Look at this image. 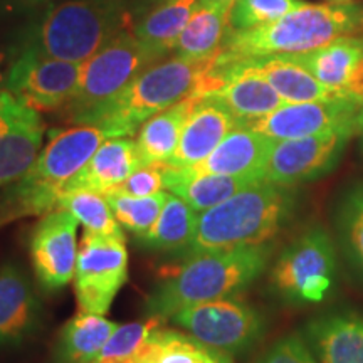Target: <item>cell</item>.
Listing matches in <instances>:
<instances>
[{"instance_id": "2e32d148", "label": "cell", "mask_w": 363, "mask_h": 363, "mask_svg": "<svg viewBox=\"0 0 363 363\" xmlns=\"http://www.w3.org/2000/svg\"><path fill=\"white\" fill-rule=\"evenodd\" d=\"M303 338L318 363H363V315L328 313L305 326Z\"/></svg>"}, {"instance_id": "30bf717a", "label": "cell", "mask_w": 363, "mask_h": 363, "mask_svg": "<svg viewBox=\"0 0 363 363\" xmlns=\"http://www.w3.org/2000/svg\"><path fill=\"white\" fill-rule=\"evenodd\" d=\"M81 67L83 62L62 61L29 45L9 71L7 89L35 111H62L74 96Z\"/></svg>"}, {"instance_id": "f1b7e54d", "label": "cell", "mask_w": 363, "mask_h": 363, "mask_svg": "<svg viewBox=\"0 0 363 363\" xmlns=\"http://www.w3.org/2000/svg\"><path fill=\"white\" fill-rule=\"evenodd\" d=\"M59 208L71 212L89 233L108 238H125L110 202L103 194L88 189H65L57 199L56 211Z\"/></svg>"}, {"instance_id": "277c9868", "label": "cell", "mask_w": 363, "mask_h": 363, "mask_svg": "<svg viewBox=\"0 0 363 363\" xmlns=\"http://www.w3.org/2000/svg\"><path fill=\"white\" fill-rule=\"evenodd\" d=\"M216 57H163L140 72L126 88L104 104L84 125H94L110 136H131L148 118L197 93Z\"/></svg>"}, {"instance_id": "e0dca14e", "label": "cell", "mask_w": 363, "mask_h": 363, "mask_svg": "<svg viewBox=\"0 0 363 363\" xmlns=\"http://www.w3.org/2000/svg\"><path fill=\"white\" fill-rule=\"evenodd\" d=\"M40 305L33 284L17 264L0 267V347L19 345L39 325Z\"/></svg>"}, {"instance_id": "f546056e", "label": "cell", "mask_w": 363, "mask_h": 363, "mask_svg": "<svg viewBox=\"0 0 363 363\" xmlns=\"http://www.w3.org/2000/svg\"><path fill=\"white\" fill-rule=\"evenodd\" d=\"M337 230L345 257L363 272V184L348 189L338 202Z\"/></svg>"}, {"instance_id": "ac0fdd59", "label": "cell", "mask_w": 363, "mask_h": 363, "mask_svg": "<svg viewBox=\"0 0 363 363\" xmlns=\"http://www.w3.org/2000/svg\"><path fill=\"white\" fill-rule=\"evenodd\" d=\"M212 72L224 81V86L208 96L219 99L233 113L238 123L257 120L284 104V99L276 93V89L254 72L219 65L217 61H214Z\"/></svg>"}, {"instance_id": "4fadbf2b", "label": "cell", "mask_w": 363, "mask_h": 363, "mask_svg": "<svg viewBox=\"0 0 363 363\" xmlns=\"http://www.w3.org/2000/svg\"><path fill=\"white\" fill-rule=\"evenodd\" d=\"M76 229L78 219L62 208L43 216L34 227L30 259L39 283L48 291H57L74 276L78 261Z\"/></svg>"}, {"instance_id": "d4e9b609", "label": "cell", "mask_w": 363, "mask_h": 363, "mask_svg": "<svg viewBox=\"0 0 363 363\" xmlns=\"http://www.w3.org/2000/svg\"><path fill=\"white\" fill-rule=\"evenodd\" d=\"M199 4L201 0H155L131 33L150 52L167 57Z\"/></svg>"}, {"instance_id": "5b68a950", "label": "cell", "mask_w": 363, "mask_h": 363, "mask_svg": "<svg viewBox=\"0 0 363 363\" xmlns=\"http://www.w3.org/2000/svg\"><path fill=\"white\" fill-rule=\"evenodd\" d=\"M128 22L126 0H66L45 12L30 45L62 61L84 62Z\"/></svg>"}, {"instance_id": "8992f818", "label": "cell", "mask_w": 363, "mask_h": 363, "mask_svg": "<svg viewBox=\"0 0 363 363\" xmlns=\"http://www.w3.org/2000/svg\"><path fill=\"white\" fill-rule=\"evenodd\" d=\"M157 61H160V57L150 52L130 29L118 33L83 62L74 96L62 110L66 120L84 125L104 104L116 98L140 72Z\"/></svg>"}, {"instance_id": "8fae6325", "label": "cell", "mask_w": 363, "mask_h": 363, "mask_svg": "<svg viewBox=\"0 0 363 363\" xmlns=\"http://www.w3.org/2000/svg\"><path fill=\"white\" fill-rule=\"evenodd\" d=\"M353 133V128H342L303 138L276 140L262 180L293 187L301 182L320 179L335 169Z\"/></svg>"}, {"instance_id": "ab89813d", "label": "cell", "mask_w": 363, "mask_h": 363, "mask_svg": "<svg viewBox=\"0 0 363 363\" xmlns=\"http://www.w3.org/2000/svg\"><path fill=\"white\" fill-rule=\"evenodd\" d=\"M211 2H219V4H225V6H230L233 7V4L235 0H211Z\"/></svg>"}, {"instance_id": "7a4b0ae2", "label": "cell", "mask_w": 363, "mask_h": 363, "mask_svg": "<svg viewBox=\"0 0 363 363\" xmlns=\"http://www.w3.org/2000/svg\"><path fill=\"white\" fill-rule=\"evenodd\" d=\"M363 24L362 9L350 2L303 4L278 21L249 30H229L217 59L224 62L305 54L352 35Z\"/></svg>"}, {"instance_id": "9c48e42d", "label": "cell", "mask_w": 363, "mask_h": 363, "mask_svg": "<svg viewBox=\"0 0 363 363\" xmlns=\"http://www.w3.org/2000/svg\"><path fill=\"white\" fill-rule=\"evenodd\" d=\"M190 337L212 350L235 355L259 342L266 326L252 306L234 299H217L192 305L172 318Z\"/></svg>"}, {"instance_id": "8d00e7d4", "label": "cell", "mask_w": 363, "mask_h": 363, "mask_svg": "<svg viewBox=\"0 0 363 363\" xmlns=\"http://www.w3.org/2000/svg\"><path fill=\"white\" fill-rule=\"evenodd\" d=\"M347 91H348V94H352V96L355 98L357 101L363 106V61H362V65L358 66L355 76H353L352 83H350V86H348Z\"/></svg>"}, {"instance_id": "d590c367", "label": "cell", "mask_w": 363, "mask_h": 363, "mask_svg": "<svg viewBox=\"0 0 363 363\" xmlns=\"http://www.w3.org/2000/svg\"><path fill=\"white\" fill-rule=\"evenodd\" d=\"M21 101L11 91H0V138L11 130V125L21 108Z\"/></svg>"}, {"instance_id": "4316f807", "label": "cell", "mask_w": 363, "mask_h": 363, "mask_svg": "<svg viewBox=\"0 0 363 363\" xmlns=\"http://www.w3.org/2000/svg\"><path fill=\"white\" fill-rule=\"evenodd\" d=\"M116 328L104 316L79 310L61 331V357L67 363H94Z\"/></svg>"}, {"instance_id": "cb8c5ba5", "label": "cell", "mask_w": 363, "mask_h": 363, "mask_svg": "<svg viewBox=\"0 0 363 363\" xmlns=\"http://www.w3.org/2000/svg\"><path fill=\"white\" fill-rule=\"evenodd\" d=\"M230 6L201 0L172 49L174 56L189 59L214 57L229 35Z\"/></svg>"}, {"instance_id": "484cf974", "label": "cell", "mask_w": 363, "mask_h": 363, "mask_svg": "<svg viewBox=\"0 0 363 363\" xmlns=\"http://www.w3.org/2000/svg\"><path fill=\"white\" fill-rule=\"evenodd\" d=\"M197 96H187L167 110L158 111L140 126L136 150L142 163H165L175 153L185 121L194 110Z\"/></svg>"}, {"instance_id": "7c38bea8", "label": "cell", "mask_w": 363, "mask_h": 363, "mask_svg": "<svg viewBox=\"0 0 363 363\" xmlns=\"http://www.w3.org/2000/svg\"><path fill=\"white\" fill-rule=\"evenodd\" d=\"M362 104L352 94L333 99L284 103L278 110L257 120L239 123L272 140H291L328 133L333 130H357Z\"/></svg>"}, {"instance_id": "d6a6232c", "label": "cell", "mask_w": 363, "mask_h": 363, "mask_svg": "<svg viewBox=\"0 0 363 363\" xmlns=\"http://www.w3.org/2000/svg\"><path fill=\"white\" fill-rule=\"evenodd\" d=\"M303 4V0H235L229 16L230 30H249L269 24Z\"/></svg>"}, {"instance_id": "83f0119b", "label": "cell", "mask_w": 363, "mask_h": 363, "mask_svg": "<svg viewBox=\"0 0 363 363\" xmlns=\"http://www.w3.org/2000/svg\"><path fill=\"white\" fill-rule=\"evenodd\" d=\"M197 229V212L182 201L180 197L170 194L157 224L143 239L145 246L163 252H182L190 249Z\"/></svg>"}, {"instance_id": "7402d4cb", "label": "cell", "mask_w": 363, "mask_h": 363, "mask_svg": "<svg viewBox=\"0 0 363 363\" xmlns=\"http://www.w3.org/2000/svg\"><path fill=\"white\" fill-rule=\"evenodd\" d=\"M165 190L185 201L195 212L219 206L249 185L259 182L251 177H233L217 174H190L187 169H177L163 163Z\"/></svg>"}, {"instance_id": "52a82bcc", "label": "cell", "mask_w": 363, "mask_h": 363, "mask_svg": "<svg viewBox=\"0 0 363 363\" xmlns=\"http://www.w3.org/2000/svg\"><path fill=\"white\" fill-rule=\"evenodd\" d=\"M337 252L321 225L301 233L284 247L271 271L272 288L291 303H320L333 284Z\"/></svg>"}, {"instance_id": "836d02e7", "label": "cell", "mask_w": 363, "mask_h": 363, "mask_svg": "<svg viewBox=\"0 0 363 363\" xmlns=\"http://www.w3.org/2000/svg\"><path fill=\"white\" fill-rule=\"evenodd\" d=\"M162 190H165L163 163H143L113 192L128 197H150L160 194Z\"/></svg>"}, {"instance_id": "6da1fadb", "label": "cell", "mask_w": 363, "mask_h": 363, "mask_svg": "<svg viewBox=\"0 0 363 363\" xmlns=\"http://www.w3.org/2000/svg\"><path fill=\"white\" fill-rule=\"evenodd\" d=\"M271 246L230 251L192 252L179 267H172L147 299L148 316L174 318L185 308L227 299L246 289L266 269Z\"/></svg>"}, {"instance_id": "f35d334b", "label": "cell", "mask_w": 363, "mask_h": 363, "mask_svg": "<svg viewBox=\"0 0 363 363\" xmlns=\"http://www.w3.org/2000/svg\"><path fill=\"white\" fill-rule=\"evenodd\" d=\"M357 130L360 131V135H362V140H363V108H362L360 115H358V121H357Z\"/></svg>"}, {"instance_id": "1f68e13d", "label": "cell", "mask_w": 363, "mask_h": 363, "mask_svg": "<svg viewBox=\"0 0 363 363\" xmlns=\"http://www.w3.org/2000/svg\"><path fill=\"white\" fill-rule=\"evenodd\" d=\"M162 323L160 318L148 316L145 321L118 326L94 363H140L150 335Z\"/></svg>"}, {"instance_id": "3957f363", "label": "cell", "mask_w": 363, "mask_h": 363, "mask_svg": "<svg viewBox=\"0 0 363 363\" xmlns=\"http://www.w3.org/2000/svg\"><path fill=\"white\" fill-rule=\"evenodd\" d=\"M294 206V194L289 187L256 182L219 206L199 212L190 252L267 244L291 219Z\"/></svg>"}, {"instance_id": "b9f144b4", "label": "cell", "mask_w": 363, "mask_h": 363, "mask_svg": "<svg viewBox=\"0 0 363 363\" xmlns=\"http://www.w3.org/2000/svg\"><path fill=\"white\" fill-rule=\"evenodd\" d=\"M227 363H233V360H229V362H227Z\"/></svg>"}, {"instance_id": "60d3db41", "label": "cell", "mask_w": 363, "mask_h": 363, "mask_svg": "<svg viewBox=\"0 0 363 363\" xmlns=\"http://www.w3.org/2000/svg\"><path fill=\"white\" fill-rule=\"evenodd\" d=\"M2 65H4V54L0 52V84H2V79H4V74H2Z\"/></svg>"}, {"instance_id": "e575fe53", "label": "cell", "mask_w": 363, "mask_h": 363, "mask_svg": "<svg viewBox=\"0 0 363 363\" xmlns=\"http://www.w3.org/2000/svg\"><path fill=\"white\" fill-rule=\"evenodd\" d=\"M257 363H318L301 335L281 338L262 355Z\"/></svg>"}, {"instance_id": "ffe728a7", "label": "cell", "mask_w": 363, "mask_h": 363, "mask_svg": "<svg viewBox=\"0 0 363 363\" xmlns=\"http://www.w3.org/2000/svg\"><path fill=\"white\" fill-rule=\"evenodd\" d=\"M140 165L143 163L133 140L128 136H110L65 189H88L106 195L120 187Z\"/></svg>"}, {"instance_id": "74e56055", "label": "cell", "mask_w": 363, "mask_h": 363, "mask_svg": "<svg viewBox=\"0 0 363 363\" xmlns=\"http://www.w3.org/2000/svg\"><path fill=\"white\" fill-rule=\"evenodd\" d=\"M19 2L22 4V6H30V7H34V6H39V4L48 2V0H19Z\"/></svg>"}, {"instance_id": "9a60e30c", "label": "cell", "mask_w": 363, "mask_h": 363, "mask_svg": "<svg viewBox=\"0 0 363 363\" xmlns=\"http://www.w3.org/2000/svg\"><path fill=\"white\" fill-rule=\"evenodd\" d=\"M276 140L238 125L217 145L206 160L187 169L190 174L251 177L262 180L264 167Z\"/></svg>"}, {"instance_id": "4dcf8cb0", "label": "cell", "mask_w": 363, "mask_h": 363, "mask_svg": "<svg viewBox=\"0 0 363 363\" xmlns=\"http://www.w3.org/2000/svg\"><path fill=\"white\" fill-rule=\"evenodd\" d=\"M169 195L170 194L160 192L150 197H128V195L111 192L104 197L110 202L116 220L143 240L157 224Z\"/></svg>"}, {"instance_id": "44dd1931", "label": "cell", "mask_w": 363, "mask_h": 363, "mask_svg": "<svg viewBox=\"0 0 363 363\" xmlns=\"http://www.w3.org/2000/svg\"><path fill=\"white\" fill-rule=\"evenodd\" d=\"M284 57L305 67L326 88L348 93V86L363 61V38L342 35L315 51Z\"/></svg>"}, {"instance_id": "d6986e66", "label": "cell", "mask_w": 363, "mask_h": 363, "mask_svg": "<svg viewBox=\"0 0 363 363\" xmlns=\"http://www.w3.org/2000/svg\"><path fill=\"white\" fill-rule=\"evenodd\" d=\"M216 61L219 65L234 66L238 69L254 72V74L264 78L276 89V93L284 99V103L320 101V99H333L348 94L326 88L305 67L284 56L246 59V61L234 62H224L216 57Z\"/></svg>"}, {"instance_id": "5bb4252c", "label": "cell", "mask_w": 363, "mask_h": 363, "mask_svg": "<svg viewBox=\"0 0 363 363\" xmlns=\"http://www.w3.org/2000/svg\"><path fill=\"white\" fill-rule=\"evenodd\" d=\"M238 125L233 113L219 99L197 96V103L182 130L175 153L165 163L177 169H192L206 160L225 135Z\"/></svg>"}, {"instance_id": "ba28073f", "label": "cell", "mask_w": 363, "mask_h": 363, "mask_svg": "<svg viewBox=\"0 0 363 363\" xmlns=\"http://www.w3.org/2000/svg\"><path fill=\"white\" fill-rule=\"evenodd\" d=\"M74 293L81 311L104 316L128 279L125 238L84 230L76 261Z\"/></svg>"}, {"instance_id": "603a6c76", "label": "cell", "mask_w": 363, "mask_h": 363, "mask_svg": "<svg viewBox=\"0 0 363 363\" xmlns=\"http://www.w3.org/2000/svg\"><path fill=\"white\" fill-rule=\"evenodd\" d=\"M44 123L39 111L21 104L11 130L0 138V187L29 172L43 143Z\"/></svg>"}]
</instances>
